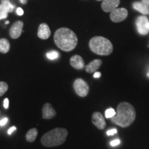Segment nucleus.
<instances>
[{"label": "nucleus", "mask_w": 149, "mask_h": 149, "mask_svg": "<svg viewBox=\"0 0 149 149\" xmlns=\"http://www.w3.org/2000/svg\"><path fill=\"white\" fill-rule=\"evenodd\" d=\"M51 35V31L48 24L46 23L41 24L39 26L38 32H37V36L39 38L42 40H47L50 37Z\"/></svg>", "instance_id": "9b49d317"}, {"label": "nucleus", "mask_w": 149, "mask_h": 149, "mask_svg": "<svg viewBox=\"0 0 149 149\" xmlns=\"http://www.w3.org/2000/svg\"><path fill=\"white\" fill-rule=\"evenodd\" d=\"M97 1H102V0H97Z\"/></svg>", "instance_id": "72a5a7b5"}, {"label": "nucleus", "mask_w": 149, "mask_h": 149, "mask_svg": "<svg viewBox=\"0 0 149 149\" xmlns=\"http://www.w3.org/2000/svg\"><path fill=\"white\" fill-rule=\"evenodd\" d=\"M73 88L78 96L84 97L88 95L89 93V86L88 84L81 78H78L74 81Z\"/></svg>", "instance_id": "39448f33"}, {"label": "nucleus", "mask_w": 149, "mask_h": 149, "mask_svg": "<svg viewBox=\"0 0 149 149\" xmlns=\"http://www.w3.org/2000/svg\"><path fill=\"white\" fill-rule=\"evenodd\" d=\"M111 145L112 146H117V145H119L120 144V139H115V140L111 141Z\"/></svg>", "instance_id": "b1692460"}, {"label": "nucleus", "mask_w": 149, "mask_h": 149, "mask_svg": "<svg viewBox=\"0 0 149 149\" xmlns=\"http://www.w3.org/2000/svg\"><path fill=\"white\" fill-rule=\"evenodd\" d=\"M117 130L116 129V128H113V129L108 130V131L107 132V135H113L114 134L117 133Z\"/></svg>", "instance_id": "5701e85b"}, {"label": "nucleus", "mask_w": 149, "mask_h": 149, "mask_svg": "<svg viewBox=\"0 0 149 149\" xmlns=\"http://www.w3.org/2000/svg\"><path fill=\"white\" fill-rule=\"evenodd\" d=\"M148 47H149V45H148Z\"/></svg>", "instance_id": "c9c22d12"}, {"label": "nucleus", "mask_w": 149, "mask_h": 149, "mask_svg": "<svg viewBox=\"0 0 149 149\" xmlns=\"http://www.w3.org/2000/svg\"><path fill=\"white\" fill-rule=\"evenodd\" d=\"M102 64V61L101 59H95L91 61L88 65L85 66V70L88 73H93L95 72Z\"/></svg>", "instance_id": "4468645a"}, {"label": "nucleus", "mask_w": 149, "mask_h": 149, "mask_svg": "<svg viewBox=\"0 0 149 149\" xmlns=\"http://www.w3.org/2000/svg\"><path fill=\"white\" fill-rule=\"evenodd\" d=\"M68 133V130L66 128H54L42 136L41 138V142L43 146L46 147L60 146L66 141Z\"/></svg>", "instance_id": "7ed1b4c3"}, {"label": "nucleus", "mask_w": 149, "mask_h": 149, "mask_svg": "<svg viewBox=\"0 0 149 149\" xmlns=\"http://www.w3.org/2000/svg\"><path fill=\"white\" fill-rule=\"evenodd\" d=\"M147 76H148V77H149V70H148V72H147Z\"/></svg>", "instance_id": "473e14b6"}, {"label": "nucleus", "mask_w": 149, "mask_h": 149, "mask_svg": "<svg viewBox=\"0 0 149 149\" xmlns=\"http://www.w3.org/2000/svg\"><path fill=\"white\" fill-rule=\"evenodd\" d=\"M92 122L100 130H104L107 126L105 119L100 112H95L93 113L92 116Z\"/></svg>", "instance_id": "1a4fd4ad"}, {"label": "nucleus", "mask_w": 149, "mask_h": 149, "mask_svg": "<svg viewBox=\"0 0 149 149\" xmlns=\"http://www.w3.org/2000/svg\"><path fill=\"white\" fill-rule=\"evenodd\" d=\"M89 48L91 51L97 55L107 56L113 53V46L112 43L104 37H93L89 42Z\"/></svg>", "instance_id": "20e7f679"}, {"label": "nucleus", "mask_w": 149, "mask_h": 149, "mask_svg": "<svg viewBox=\"0 0 149 149\" xmlns=\"http://www.w3.org/2000/svg\"><path fill=\"white\" fill-rule=\"evenodd\" d=\"M56 115V111L53 109L50 103H46L44 105L42 109V117L46 120H51L55 117Z\"/></svg>", "instance_id": "f8f14e48"}, {"label": "nucleus", "mask_w": 149, "mask_h": 149, "mask_svg": "<svg viewBox=\"0 0 149 149\" xmlns=\"http://www.w3.org/2000/svg\"><path fill=\"white\" fill-rule=\"evenodd\" d=\"M141 1H142L143 3H146V5H148L149 6V0H141Z\"/></svg>", "instance_id": "7c9ffc66"}, {"label": "nucleus", "mask_w": 149, "mask_h": 149, "mask_svg": "<svg viewBox=\"0 0 149 149\" xmlns=\"http://www.w3.org/2000/svg\"><path fill=\"white\" fill-rule=\"evenodd\" d=\"M8 13L7 12V10L0 3V20L6 19L7 17H8Z\"/></svg>", "instance_id": "412c9836"}, {"label": "nucleus", "mask_w": 149, "mask_h": 149, "mask_svg": "<svg viewBox=\"0 0 149 149\" xmlns=\"http://www.w3.org/2000/svg\"><path fill=\"white\" fill-rule=\"evenodd\" d=\"M120 3V0H103L102 3V8L104 12L111 13L117 8Z\"/></svg>", "instance_id": "9d476101"}, {"label": "nucleus", "mask_w": 149, "mask_h": 149, "mask_svg": "<svg viewBox=\"0 0 149 149\" xmlns=\"http://www.w3.org/2000/svg\"><path fill=\"white\" fill-rule=\"evenodd\" d=\"M1 4L8 13H13L15 10V6L10 3V0H1Z\"/></svg>", "instance_id": "a211bd4d"}, {"label": "nucleus", "mask_w": 149, "mask_h": 149, "mask_svg": "<svg viewBox=\"0 0 149 149\" xmlns=\"http://www.w3.org/2000/svg\"><path fill=\"white\" fill-rule=\"evenodd\" d=\"M54 42L59 49L69 52L77 46L78 39L72 30L68 28H61L55 33Z\"/></svg>", "instance_id": "f03ea898"}, {"label": "nucleus", "mask_w": 149, "mask_h": 149, "mask_svg": "<svg viewBox=\"0 0 149 149\" xmlns=\"http://www.w3.org/2000/svg\"><path fill=\"white\" fill-rule=\"evenodd\" d=\"M116 114V112L113 109H107L105 112V117L106 118H112L113 116H115V115Z\"/></svg>", "instance_id": "4be33fe9"}, {"label": "nucleus", "mask_w": 149, "mask_h": 149, "mask_svg": "<svg viewBox=\"0 0 149 149\" xmlns=\"http://www.w3.org/2000/svg\"><path fill=\"white\" fill-rule=\"evenodd\" d=\"M8 89V86L4 81H0V97H1L6 93Z\"/></svg>", "instance_id": "6ab92c4d"}, {"label": "nucleus", "mask_w": 149, "mask_h": 149, "mask_svg": "<svg viewBox=\"0 0 149 149\" xmlns=\"http://www.w3.org/2000/svg\"><path fill=\"white\" fill-rule=\"evenodd\" d=\"M3 107L5 108L6 109H8L9 107V101L8 98L4 99V101H3Z\"/></svg>", "instance_id": "393cba45"}, {"label": "nucleus", "mask_w": 149, "mask_h": 149, "mask_svg": "<svg viewBox=\"0 0 149 149\" xmlns=\"http://www.w3.org/2000/svg\"><path fill=\"white\" fill-rule=\"evenodd\" d=\"M135 117L136 111L133 106L128 102H121L117 106L116 114L111 120L113 124L126 128L133 124Z\"/></svg>", "instance_id": "f257e3e1"}, {"label": "nucleus", "mask_w": 149, "mask_h": 149, "mask_svg": "<svg viewBox=\"0 0 149 149\" xmlns=\"http://www.w3.org/2000/svg\"><path fill=\"white\" fill-rule=\"evenodd\" d=\"M9 24V22L8 21L6 22V24Z\"/></svg>", "instance_id": "2f4dec72"}, {"label": "nucleus", "mask_w": 149, "mask_h": 149, "mask_svg": "<svg viewBox=\"0 0 149 149\" xmlns=\"http://www.w3.org/2000/svg\"><path fill=\"white\" fill-rule=\"evenodd\" d=\"M8 119L7 118V117H5V118H3L2 120H0V126H4L6 124L7 122H8Z\"/></svg>", "instance_id": "a878e982"}, {"label": "nucleus", "mask_w": 149, "mask_h": 149, "mask_svg": "<svg viewBox=\"0 0 149 149\" xmlns=\"http://www.w3.org/2000/svg\"><path fill=\"white\" fill-rule=\"evenodd\" d=\"M128 17V10L124 8H116L113 10L110 15V19L112 22L118 23L126 19Z\"/></svg>", "instance_id": "0eeeda50"}, {"label": "nucleus", "mask_w": 149, "mask_h": 149, "mask_svg": "<svg viewBox=\"0 0 149 149\" xmlns=\"http://www.w3.org/2000/svg\"><path fill=\"white\" fill-rule=\"evenodd\" d=\"M46 56H47V57L49 59L53 60V59H56L57 58H58L59 53L56 51H51L47 53Z\"/></svg>", "instance_id": "aec40b11"}, {"label": "nucleus", "mask_w": 149, "mask_h": 149, "mask_svg": "<svg viewBox=\"0 0 149 149\" xmlns=\"http://www.w3.org/2000/svg\"><path fill=\"white\" fill-rule=\"evenodd\" d=\"M10 45L7 39L3 38L0 40V53H7L10 51Z\"/></svg>", "instance_id": "dca6fc26"}, {"label": "nucleus", "mask_w": 149, "mask_h": 149, "mask_svg": "<svg viewBox=\"0 0 149 149\" xmlns=\"http://www.w3.org/2000/svg\"><path fill=\"white\" fill-rule=\"evenodd\" d=\"M16 129H17V128L15 127V126H13V127H11L10 128H9V129H8V135H11L13 132L14 130H16Z\"/></svg>", "instance_id": "cd10ccee"}, {"label": "nucleus", "mask_w": 149, "mask_h": 149, "mask_svg": "<svg viewBox=\"0 0 149 149\" xmlns=\"http://www.w3.org/2000/svg\"><path fill=\"white\" fill-rule=\"evenodd\" d=\"M148 19L146 16H139L136 19V26L140 35H146L149 33Z\"/></svg>", "instance_id": "423d86ee"}, {"label": "nucleus", "mask_w": 149, "mask_h": 149, "mask_svg": "<svg viewBox=\"0 0 149 149\" xmlns=\"http://www.w3.org/2000/svg\"><path fill=\"white\" fill-rule=\"evenodd\" d=\"M148 28H149V24H148Z\"/></svg>", "instance_id": "f704fd0d"}, {"label": "nucleus", "mask_w": 149, "mask_h": 149, "mask_svg": "<svg viewBox=\"0 0 149 149\" xmlns=\"http://www.w3.org/2000/svg\"><path fill=\"white\" fill-rule=\"evenodd\" d=\"M24 23L22 21H17L13 24L10 29V36L12 39H17L21 36L22 33L23 32Z\"/></svg>", "instance_id": "6e6552de"}, {"label": "nucleus", "mask_w": 149, "mask_h": 149, "mask_svg": "<svg viewBox=\"0 0 149 149\" xmlns=\"http://www.w3.org/2000/svg\"><path fill=\"white\" fill-rule=\"evenodd\" d=\"M19 1L22 3V4L25 5V4H26V3H27L28 0H19Z\"/></svg>", "instance_id": "c756f323"}, {"label": "nucleus", "mask_w": 149, "mask_h": 149, "mask_svg": "<svg viewBox=\"0 0 149 149\" xmlns=\"http://www.w3.org/2000/svg\"><path fill=\"white\" fill-rule=\"evenodd\" d=\"M37 134H38V130L37 128H31L27 132L26 135V139L29 142H33L37 138Z\"/></svg>", "instance_id": "f3484780"}, {"label": "nucleus", "mask_w": 149, "mask_h": 149, "mask_svg": "<svg viewBox=\"0 0 149 149\" xmlns=\"http://www.w3.org/2000/svg\"><path fill=\"white\" fill-rule=\"evenodd\" d=\"M70 64L72 67L77 70H81L85 68L84 61L80 55H73L70 59Z\"/></svg>", "instance_id": "ddd939ff"}, {"label": "nucleus", "mask_w": 149, "mask_h": 149, "mask_svg": "<svg viewBox=\"0 0 149 149\" xmlns=\"http://www.w3.org/2000/svg\"><path fill=\"white\" fill-rule=\"evenodd\" d=\"M133 7L135 10L139 11L144 15L149 14V6L142 1H136L133 3Z\"/></svg>", "instance_id": "2eb2a0df"}, {"label": "nucleus", "mask_w": 149, "mask_h": 149, "mask_svg": "<svg viewBox=\"0 0 149 149\" xmlns=\"http://www.w3.org/2000/svg\"><path fill=\"white\" fill-rule=\"evenodd\" d=\"M16 13L18 15L22 16V15H23V14H24V10L22 8H17L16 10Z\"/></svg>", "instance_id": "bb28decb"}, {"label": "nucleus", "mask_w": 149, "mask_h": 149, "mask_svg": "<svg viewBox=\"0 0 149 149\" xmlns=\"http://www.w3.org/2000/svg\"><path fill=\"white\" fill-rule=\"evenodd\" d=\"M93 77L95 78H100L101 77V73L100 72H95L94 74H93Z\"/></svg>", "instance_id": "c85d7f7f"}]
</instances>
